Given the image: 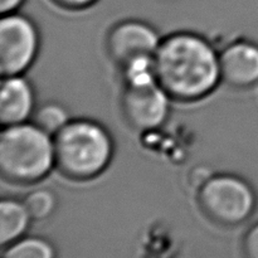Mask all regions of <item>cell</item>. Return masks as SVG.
Here are the masks:
<instances>
[{"instance_id": "6da1fadb", "label": "cell", "mask_w": 258, "mask_h": 258, "mask_svg": "<svg viewBox=\"0 0 258 258\" xmlns=\"http://www.w3.org/2000/svg\"><path fill=\"white\" fill-rule=\"evenodd\" d=\"M154 60L158 83L173 100H202L222 82L219 53L197 33L178 32L164 37Z\"/></svg>"}, {"instance_id": "7a4b0ae2", "label": "cell", "mask_w": 258, "mask_h": 258, "mask_svg": "<svg viewBox=\"0 0 258 258\" xmlns=\"http://www.w3.org/2000/svg\"><path fill=\"white\" fill-rule=\"evenodd\" d=\"M55 168L73 180L101 175L113 158V140L107 128L90 118L71 120L54 136Z\"/></svg>"}, {"instance_id": "3957f363", "label": "cell", "mask_w": 258, "mask_h": 258, "mask_svg": "<svg viewBox=\"0 0 258 258\" xmlns=\"http://www.w3.org/2000/svg\"><path fill=\"white\" fill-rule=\"evenodd\" d=\"M55 168L54 138L27 121L5 126L0 136V171L10 183L35 184Z\"/></svg>"}, {"instance_id": "277c9868", "label": "cell", "mask_w": 258, "mask_h": 258, "mask_svg": "<svg viewBox=\"0 0 258 258\" xmlns=\"http://www.w3.org/2000/svg\"><path fill=\"white\" fill-rule=\"evenodd\" d=\"M203 213L217 224L236 227L248 221L257 207L253 186L233 174H212L198 189Z\"/></svg>"}, {"instance_id": "5b68a950", "label": "cell", "mask_w": 258, "mask_h": 258, "mask_svg": "<svg viewBox=\"0 0 258 258\" xmlns=\"http://www.w3.org/2000/svg\"><path fill=\"white\" fill-rule=\"evenodd\" d=\"M39 32L34 23L18 12L0 20V71L3 76L23 75L39 52Z\"/></svg>"}, {"instance_id": "8992f818", "label": "cell", "mask_w": 258, "mask_h": 258, "mask_svg": "<svg viewBox=\"0 0 258 258\" xmlns=\"http://www.w3.org/2000/svg\"><path fill=\"white\" fill-rule=\"evenodd\" d=\"M173 98L159 83L141 88L123 87L121 110L128 125L145 133L161 127L168 120Z\"/></svg>"}, {"instance_id": "52a82bcc", "label": "cell", "mask_w": 258, "mask_h": 258, "mask_svg": "<svg viewBox=\"0 0 258 258\" xmlns=\"http://www.w3.org/2000/svg\"><path fill=\"white\" fill-rule=\"evenodd\" d=\"M163 38L149 23L138 19L121 20L110 29L106 47L113 62L122 63L140 55H155Z\"/></svg>"}, {"instance_id": "ba28073f", "label": "cell", "mask_w": 258, "mask_h": 258, "mask_svg": "<svg viewBox=\"0 0 258 258\" xmlns=\"http://www.w3.org/2000/svg\"><path fill=\"white\" fill-rule=\"evenodd\" d=\"M222 81L236 88H249L258 83V44L236 40L219 52Z\"/></svg>"}, {"instance_id": "9c48e42d", "label": "cell", "mask_w": 258, "mask_h": 258, "mask_svg": "<svg viewBox=\"0 0 258 258\" xmlns=\"http://www.w3.org/2000/svg\"><path fill=\"white\" fill-rule=\"evenodd\" d=\"M35 111L33 86L22 75L5 76L0 90V120L10 126L32 120Z\"/></svg>"}, {"instance_id": "30bf717a", "label": "cell", "mask_w": 258, "mask_h": 258, "mask_svg": "<svg viewBox=\"0 0 258 258\" xmlns=\"http://www.w3.org/2000/svg\"><path fill=\"white\" fill-rule=\"evenodd\" d=\"M32 221L24 202L13 198L3 199L0 202V242L3 246L24 237Z\"/></svg>"}, {"instance_id": "8fae6325", "label": "cell", "mask_w": 258, "mask_h": 258, "mask_svg": "<svg viewBox=\"0 0 258 258\" xmlns=\"http://www.w3.org/2000/svg\"><path fill=\"white\" fill-rule=\"evenodd\" d=\"M123 87L141 88L158 83L154 55H140L118 66Z\"/></svg>"}, {"instance_id": "7c38bea8", "label": "cell", "mask_w": 258, "mask_h": 258, "mask_svg": "<svg viewBox=\"0 0 258 258\" xmlns=\"http://www.w3.org/2000/svg\"><path fill=\"white\" fill-rule=\"evenodd\" d=\"M3 258H55V249L44 238L22 237L8 244Z\"/></svg>"}, {"instance_id": "4fadbf2b", "label": "cell", "mask_w": 258, "mask_h": 258, "mask_svg": "<svg viewBox=\"0 0 258 258\" xmlns=\"http://www.w3.org/2000/svg\"><path fill=\"white\" fill-rule=\"evenodd\" d=\"M72 118L68 115L67 110L60 103L45 102L40 107L35 108L32 121L42 130L54 136L59 133Z\"/></svg>"}, {"instance_id": "5bb4252c", "label": "cell", "mask_w": 258, "mask_h": 258, "mask_svg": "<svg viewBox=\"0 0 258 258\" xmlns=\"http://www.w3.org/2000/svg\"><path fill=\"white\" fill-rule=\"evenodd\" d=\"M33 221H43L54 213L57 208V197L49 189H38L25 197L24 201Z\"/></svg>"}, {"instance_id": "9a60e30c", "label": "cell", "mask_w": 258, "mask_h": 258, "mask_svg": "<svg viewBox=\"0 0 258 258\" xmlns=\"http://www.w3.org/2000/svg\"><path fill=\"white\" fill-rule=\"evenodd\" d=\"M243 254L246 258H258V222L249 227L243 238Z\"/></svg>"}, {"instance_id": "2e32d148", "label": "cell", "mask_w": 258, "mask_h": 258, "mask_svg": "<svg viewBox=\"0 0 258 258\" xmlns=\"http://www.w3.org/2000/svg\"><path fill=\"white\" fill-rule=\"evenodd\" d=\"M54 4H57L58 7L64 8L68 10H81L86 9V8H90L91 5L95 4L97 0H52Z\"/></svg>"}, {"instance_id": "e0dca14e", "label": "cell", "mask_w": 258, "mask_h": 258, "mask_svg": "<svg viewBox=\"0 0 258 258\" xmlns=\"http://www.w3.org/2000/svg\"><path fill=\"white\" fill-rule=\"evenodd\" d=\"M25 0H0V12L2 14H10L19 10Z\"/></svg>"}]
</instances>
